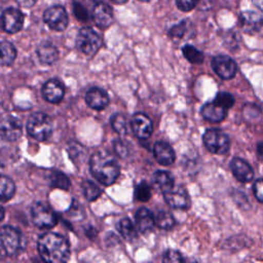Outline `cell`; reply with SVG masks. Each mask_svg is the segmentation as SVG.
Segmentation results:
<instances>
[{
    "label": "cell",
    "instance_id": "1",
    "mask_svg": "<svg viewBox=\"0 0 263 263\" xmlns=\"http://www.w3.org/2000/svg\"><path fill=\"white\" fill-rule=\"evenodd\" d=\"M38 251L45 262L61 263L68 261L70 257V245L61 234L45 232L37 242Z\"/></svg>",
    "mask_w": 263,
    "mask_h": 263
},
{
    "label": "cell",
    "instance_id": "2",
    "mask_svg": "<svg viewBox=\"0 0 263 263\" xmlns=\"http://www.w3.org/2000/svg\"><path fill=\"white\" fill-rule=\"evenodd\" d=\"M89 167L91 175L106 186L113 184L120 174V166L117 159L104 150L97 151L91 155Z\"/></svg>",
    "mask_w": 263,
    "mask_h": 263
},
{
    "label": "cell",
    "instance_id": "3",
    "mask_svg": "<svg viewBox=\"0 0 263 263\" xmlns=\"http://www.w3.org/2000/svg\"><path fill=\"white\" fill-rule=\"evenodd\" d=\"M25 247L23 234L14 227L3 226L0 228V251L7 257L18 255Z\"/></svg>",
    "mask_w": 263,
    "mask_h": 263
},
{
    "label": "cell",
    "instance_id": "4",
    "mask_svg": "<svg viewBox=\"0 0 263 263\" xmlns=\"http://www.w3.org/2000/svg\"><path fill=\"white\" fill-rule=\"evenodd\" d=\"M52 128L51 118L45 113H34L27 121L28 134L38 141L47 140L52 134Z\"/></svg>",
    "mask_w": 263,
    "mask_h": 263
},
{
    "label": "cell",
    "instance_id": "5",
    "mask_svg": "<svg viewBox=\"0 0 263 263\" xmlns=\"http://www.w3.org/2000/svg\"><path fill=\"white\" fill-rule=\"evenodd\" d=\"M205 148L214 154H224L229 150L230 139L229 137L218 128H209L202 137Z\"/></svg>",
    "mask_w": 263,
    "mask_h": 263
},
{
    "label": "cell",
    "instance_id": "6",
    "mask_svg": "<svg viewBox=\"0 0 263 263\" xmlns=\"http://www.w3.org/2000/svg\"><path fill=\"white\" fill-rule=\"evenodd\" d=\"M31 218L34 225L41 229L52 228L58 223L57 214L44 202H35L31 206Z\"/></svg>",
    "mask_w": 263,
    "mask_h": 263
},
{
    "label": "cell",
    "instance_id": "7",
    "mask_svg": "<svg viewBox=\"0 0 263 263\" xmlns=\"http://www.w3.org/2000/svg\"><path fill=\"white\" fill-rule=\"evenodd\" d=\"M77 48L86 55H93L102 46L101 36L91 28H82L76 38Z\"/></svg>",
    "mask_w": 263,
    "mask_h": 263
},
{
    "label": "cell",
    "instance_id": "8",
    "mask_svg": "<svg viewBox=\"0 0 263 263\" xmlns=\"http://www.w3.org/2000/svg\"><path fill=\"white\" fill-rule=\"evenodd\" d=\"M45 24L54 31H64L68 26V14L66 9L61 5L48 7L43 13Z\"/></svg>",
    "mask_w": 263,
    "mask_h": 263
},
{
    "label": "cell",
    "instance_id": "9",
    "mask_svg": "<svg viewBox=\"0 0 263 263\" xmlns=\"http://www.w3.org/2000/svg\"><path fill=\"white\" fill-rule=\"evenodd\" d=\"M212 68L222 79L228 80L235 76L237 72L236 63L227 55H217L212 60Z\"/></svg>",
    "mask_w": 263,
    "mask_h": 263
},
{
    "label": "cell",
    "instance_id": "10",
    "mask_svg": "<svg viewBox=\"0 0 263 263\" xmlns=\"http://www.w3.org/2000/svg\"><path fill=\"white\" fill-rule=\"evenodd\" d=\"M24 24V14L16 8H7L2 12L1 25L5 32L9 34L17 33Z\"/></svg>",
    "mask_w": 263,
    "mask_h": 263
},
{
    "label": "cell",
    "instance_id": "11",
    "mask_svg": "<svg viewBox=\"0 0 263 263\" xmlns=\"http://www.w3.org/2000/svg\"><path fill=\"white\" fill-rule=\"evenodd\" d=\"M238 25L245 33L255 34L263 27V16L256 11H242L238 16Z\"/></svg>",
    "mask_w": 263,
    "mask_h": 263
},
{
    "label": "cell",
    "instance_id": "12",
    "mask_svg": "<svg viewBox=\"0 0 263 263\" xmlns=\"http://www.w3.org/2000/svg\"><path fill=\"white\" fill-rule=\"evenodd\" d=\"M130 126L135 135L141 140H146L152 135V121L144 113H136L132 118Z\"/></svg>",
    "mask_w": 263,
    "mask_h": 263
},
{
    "label": "cell",
    "instance_id": "13",
    "mask_svg": "<svg viewBox=\"0 0 263 263\" xmlns=\"http://www.w3.org/2000/svg\"><path fill=\"white\" fill-rule=\"evenodd\" d=\"M164 199L168 205L175 209H187L189 206V196L185 188L181 186L173 187L163 193Z\"/></svg>",
    "mask_w": 263,
    "mask_h": 263
},
{
    "label": "cell",
    "instance_id": "14",
    "mask_svg": "<svg viewBox=\"0 0 263 263\" xmlns=\"http://www.w3.org/2000/svg\"><path fill=\"white\" fill-rule=\"evenodd\" d=\"M65 95V87L58 79L47 80L42 87V96L45 101L51 104L60 103Z\"/></svg>",
    "mask_w": 263,
    "mask_h": 263
},
{
    "label": "cell",
    "instance_id": "15",
    "mask_svg": "<svg viewBox=\"0 0 263 263\" xmlns=\"http://www.w3.org/2000/svg\"><path fill=\"white\" fill-rule=\"evenodd\" d=\"M230 168L236 180L241 183H248L254 178V171L252 166L239 157L232 158L230 161Z\"/></svg>",
    "mask_w": 263,
    "mask_h": 263
},
{
    "label": "cell",
    "instance_id": "16",
    "mask_svg": "<svg viewBox=\"0 0 263 263\" xmlns=\"http://www.w3.org/2000/svg\"><path fill=\"white\" fill-rule=\"evenodd\" d=\"M92 18L98 27L105 29L112 24L113 10L108 4L102 1L97 2L92 8Z\"/></svg>",
    "mask_w": 263,
    "mask_h": 263
},
{
    "label": "cell",
    "instance_id": "17",
    "mask_svg": "<svg viewBox=\"0 0 263 263\" xmlns=\"http://www.w3.org/2000/svg\"><path fill=\"white\" fill-rule=\"evenodd\" d=\"M0 134L7 141H15L22 136V123L13 117H6L0 124Z\"/></svg>",
    "mask_w": 263,
    "mask_h": 263
},
{
    "label": "cell",
    "instance_id": "18",
    "mask_svg": "<svg viewBox=\"0 0 263 263\" xmlns=\"http://www.w3.org/2000/svg\"><path fill=\"white\" fill-rule=\"evenodd\" d=\"M154 157L158 163L162 165H171L175 162L176 155L175 151L170 144L163 141H158L153 147Z\"/></svg>",
    "mask_w": 263,
    "mask_h": 263
},
{
    "label": "cell",
    "instance_id": "19",
    "mask_svg": "<svg viewBox=\"0 0 263 263\" xmlns=\"http://www.w3.org/2000/svg\"><path fill=\"white\" fill-rule=\"evenodd\" d=\"M85 102L91 109L102 110L108 106L109 96L104 89L100 87H92L86 92Z\"/></svg>",
    "mask_w": 263,
    "mask_h": 263
},
{
    "label": "cell",
    "instance_id": "20",
    "mask_svg": "<svg viewBox=\"0 0 263 263\" xmlns=\"http://www.w3.org/2000/svg\"><path fill=\"white\" fill-rule=\"evenodd\" d=\"M227 114V109L222 107L221 105L215 103L214 101L211 103H206L201 108L202 117L211 122H221L225 119Z\"/></svg>",
    "mask_w": 263,
    "mask_h": 263
},
{
    "label": "cell",
    "instance_id": "21",
    "mask_svg": "<svg viewBox=\"0 0 263 263\" xmlns=\"http://www.w3.org/2000/svg\"><path fill=\"white\" fill-rule=\"evenodd\" d=\"M37 57L42 64L51 65L59 59L58 48L50 42L44 41L37 47Z\"/></svg>",
    "mask_w": 263,
    "mask_h": 263
},
{
    "label": "cell",
    "instance_id": "22",
    "mask_svg": "<svg viewBox=\"0 0 263 263\" xmlns=\"http://www.w3.org/2000/svg\"><path fill=\"white\" fill-rule=\"evenodd\" d=\"M136 226L139 231L147 232L151 230L155 224V219L153 214L146 208L139 209L135 214Z\"/></svg>",
    "mask_w": 263,
    "mask_h": 263
},
{
    "label": "cell",
    "instance_id": "23",
    "mask_svg": "<svg viewBox=\"0 0 263 263\" xmlns=\"http://www.w3.org/2000/svg\"><path fill=\"white\" fill-rule=\"evenodd\" d=\"M153 183L154 185L162 191V193L172 189L174 185V177L171 173L166 171H157L153 175Z\"/></svg>",
    "mask_w": 263,
    "mask_h": 263
},
{
    "label": "cell",
    "instance_id": "24",
    "mask_svg": "<svg viewBox=\"0 0 263 263\" xmlns=\"http://www.w3.org/2000/svg\"><path fill=\"white\" fill-rule=\"evenodd\" d=\"M16 57V50L12 43L8 41H0V65L10 66Z\"/></svg>",
    "mask_w": 263,
    "mask_h": 263
},
{
    "label": "cell",
    "instance_id": "25",
    "mask_svg": "<svg viewBox=\"0 0 263 263\" xmlns=\"http://www.w3.org/2000/svg\"><path fill=\"white\" fill-rule=\"evenodd\" d=\"M15 193V185L12 179L7 176L0 175V200L7 201L13 197Z\"/></svg>",
    "mask_w": 263,
    "mask_h": 263
},
{
    "label": "cell",
    "instance_id": "26",
    "mask_svg": "<svg viewBox=\"0 0 263 263\" xmlns=\"http://www.w3.org/2000/svg\"><path fill=\"white\" fill-rule=\"evenodd\" d=\"M137 226H135L128 218H124L118 223V231L120 232L122 237L128 241H132L134 238L137 237Z\"/></svg>",
    "mask_w": 263,
    "mask_h": 263
},
{
    "label": "cell",
    "instance_id": "27",
    "mask_svg": "<svg viewBox=\"0 0 263 263\" xmlns=\"http://www.w3.org/2000/svg\"><path fill=\"white\" fill-rule=\"evenodd\" d=\"M81 189L84 197L89 201L96 200L102 194L101 188L89 180H85L81 183Z\"/></svg>",
    "mask_w": 263,
    "mask_h": 263
},
{
    "label": "cell",
    "instance_id": "28",
    "mask_svg": "<svg viewBox=\"0 0 263 263\" xmlns=\"http://www.w3.org/2000/svg\"><path fill=\"white\" fill-rule=\"evenodd\" d=\"M49 184L53 188L68 190L71 183L69 178L61 172H52L49 176Z\"/></svg>",
    "mask_w": 263,
    "mask_h": 263
},
{
    "label": "cell",
    "instance_id": "29",
    "mask_svg": "<svg viewBox=\"0 0 263 263\" xmlns=\"http://www.w3.org/2000/svg\"><path fill=\"white\" fill-rule=\"evenodd\" d=\"M154 219H155V224L159 228L164 229V230L172 229L175 225V219H174L173 215L170 212H166V211L157 212Z\"/></svg>",
    "mask_w": 263,
    "mask_h": 263
},
{
    "label": "cell",
    "instance_id": "30",
    "mask_svg": "<svg viewBox=\"0 0 263 263\" xmlns=\"http://www.w3.org/2000/svg\"><path fill=\"white\" fill-rule=\"evenodd\" d=\"M182 52L186 60L191 64H201L203 62V53L193 45H184L182 48Z\"/></svg>",
    "mask_w": 263,
    "mask_h": 263
},
{
    "label": "cell",
    "instance_id": "31",
    "mask_svg": "<svg viewBox=\"0 0 263 263\" xmlns=\"http://www.w3.org/2000/svg\"><path fill=\"white\" fill-rule=\"evenodd\" d=\"M113 129L119 135H126L128 133V122L123 114L115 113L110 119Z\"/></svg>",
    "mask_w": 263,
    "mask_h": 263
},
{
    "label": "cell",
    "instance_id": "32",
    "mask_svg": "<svg viewBox=\"0 0 263 263\" xmlns=\"http://www.w3.org/2000/svg\"><path fill=\"white\" fill-rule=\"evenodd\" d=\"M135 197L140 201H147L151 197V188L145 181L140 182L135 188Z\"/></svg>",
    "mask_w": 263,
    "mask_h": 263
},
{
    "label": "cell",
    "instance_id": "33",
    "mask_svg": "<svg viewBox=\"0 0 263 263\" xmlns=\"http://www.w3.org/2000/svg\"><path fill=\"white\" fill-rule=\"evenodd\" d=\"M113 149L117 156H119L120 158H125L129 154L130 145L123 139H116L113 142Z\"/></svg>",
    "mask_w": 263,
    "mask_h": 263
},
{
    "label": "cell",
    "instance_id": "34",
    "mask_svg": "<svg viewBox=\"0 0 263 263\" xmlns=\"http://www.w3.org/2000/svg\"><path fill=\"white\" fill-rule=\"evenodd\" d=\"M214 102L219 104V105H221L222 107H224L226 109H229V108H231L233 106L234 99H233L232 95H230L229 92L221 91V92L217 93Z\"/></svg>",
    "mask_w": 263,
    "mask_h": 263
},
{
    "label": "cell",
    "instance_id": "35",
    "mask_svg": "<svg viewBox=\"0 0 263 263\" xmlns=\"http://www.w3.org/2000/svg\"><path fill=\"white\" fill-rule=\"evenodd\" d=\"M73 12L75 14V16L81 21V22H87L88 18H89V15H88V12H87V9L79 2H74L73 3Z\"/></svg>",
    "mask_w": 263,
    "mask_h": 263
},
{
    "label": "cell",
    "instance_id": "36",
    "mask_svg": "<svg viewBox=\"0 0 263 263\" xmlns=\"http://www.w3.org/2000/svg\"><path fill=\"white\" fill-rule=\"evenodd\" d=\"M163 262H184L185 259L182 254L176 250H167L162 257Z\"/></svg>",
    "mask_w": 263,
    "mask_h": 263
},
{
    "label": "cell",
    "instance_id": "37",
    "mask_svg": "<svg viewBox=\"0 0 263 263\" xmlns=\"http://www.w3.org/2000/svg\"><path fill=\"white\" fill-rule=\"evenodd\" d=\"M186 32V22H181L178 25L173 26L170 31H168V35L172 38H182L184 36Z\"/></svg>",
    "mask_w": 263,
    "mask_h": 263
},
{
    "label": "cell",
    "instance_id": "38",
    "mask_svg": "<svg viewBox=\"0 0 263 263\" xmlns=\"http://www.w3.org/2000/svg\"><path fill=\"white\" fill-rule=\"evenodd\" d=\"M197 2L198 0H176V4L178 8L182 11L192 10L196 6Z\"/></svg>",
    "mask_w": 263,
    "mask_h": 263
},
{
    "label": "cell",
    "instance_id": "39",
    "mask_svg": "<svg viewBox=\"0 0 263 263\" xmlns=\"http://www.w3.org/2000/svg\"><path fill=\"white\" fill-rule=\"evenodd\" d=\"M253 191L256 199L263 203V179H258L253 185Z\"/></svg>",
    "mask_w": 263,
    "mask_h": 263
},
{
    "label": "cell",
    "instance_id": "40",
    "mask_svg": "<svg viewBox=\"0 0 263 263\" xmlns=\"http://www.w3.org/2000/svg\"><path fill=\"white\" fill-rule=\"evenodd\" d=\"M15 1L18 3V5L26 7V8L32 7L35 3V0H15Z\"/></svg>",
    "mask_w": 263,
    "mask_h": 263
},
{
    "label": "cell",
    "instance_id": "41",
    "mask_svg": "<svg viewBox=\"0 0 263 263\" xmlns=\"http://www.w3.org/2000/svg\"><path fill=\"white\" fill-rule=\"evenodd\" d=\"M252 2L258 9L263 11V0H252Z\"/></svg>",
    "mask_w": 263,
    "mask_h": 263
},
{
    "label": "cell",
    "instance_id": "42",
    "mask_svg": "<svg viewBox=\"0 0 263 263\" xmlns=\"http://www.w3.org/2000/svg\"><path fill=\"white\" fill-rule=\"evenodd\" d=\"M257 151H258L259 155L263 157V142H261V143L258 145V147H257Z\"/></svg>",
    "mask_w": 263,
    "mask_h": 263
},
{
    "label": "cell",
    "instance_id": "43",
    "mask_svg": "<svg viewBox=\"0 0 263 263\" xmlns=\"http://www.w3.org/2000/svg\"><path fill=\"white\" fill-rule=\"evenodd\" d=\"M4 216H5V211L2 208V205H0V222L4 219Z\"/></svg>",
    "mask_w": 263,
    "mask_h": 263
},
{
    "label": "cell",
    "instance_id": "44",
    "mask_svg": "<svg viewBox=\"0 0 263 263\" xmlns=\"http://www.w3.org/2000/svg\"><path fill=\"white\" fill-rule=\"evenodd\" d=\"M112 2H114V3H116V4H123V3H125L127 0H111Z\"/></svg>",
    "mask_w": 263,
    "mask_h": 263
},
{
    "label": "cell",
    "instance_id": "45",
    "mask_svg": "<svg viewBox=\"0 0 263 263\" xmlns=\"http://www.w3.org/2000/svg\"><path fill=\"white\" fill-rule=\"evenodd\" d=\"M139 1H141V2H149L150 0H139Z\"/></svg>",
    "mask_w": 263,
    "mask_h": 263
},
{
    "label": "cell",
    "instance_id": "46",
    "mask_svg": "<svg viewBox=\"0 0 263 263\" xmlns=\"http://www.w3.org/2000/svg\"><path fill=\"white\" fill-rule=\"evenodd\" d=\"M92 1H97V2H100L101 0H92Z\"/></svg>",
    "mask_w": 263,
    "mask_h": 263
}]
</instances>
